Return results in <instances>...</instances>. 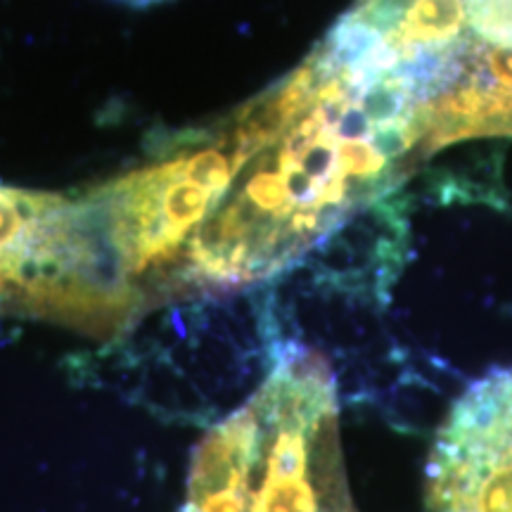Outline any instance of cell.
Returning a JSON list of instances; mask_svg holds the SVG:
<instances>
[{"instance_id": "6", "label": "cell", "mask_w": 512, "mask_h": 512, "mask_svg": "<svg viewBox=\"0 0 512 512\" xmlns=\"http://www.w3.org/2000/svg\"><path fill=\"white\" fill-rule=\"evenodd\" d=\"M465 17L470 36L512 48V0H465Z\"/></svg>"}, {"instance_id": "1", "label": "cell", "mask_w": 512, "mask_h": 512, "mask_svg": "<svg viewBox=\"0 0 512 512\" xmlns=\"http://www.w3.org/2000/svg\"><path fill=\"white\" fill-rule=\"evenodd\" d=\"M256 98L259 136L185 252L171 297L242 290L299 264L380 202L422 150L394 53L349 12L302 67Z\"/></svg>"}, {"instance_id": "3", "label": "cell", "mask_w": 512, "mask_h": 512, "mask_svg": "<svg viewBox=\"0 0 512 512\" xmlns=\"http://www.w3.org/2000/svg\"><path fill=\"white\" fill-rule=\"evenodd\" d=\"M140 311L114 271L88 195L0 183V313L107 335Z\"/></svg>"}, {"instance_id": "7", "label": "cell", "mask_w": 512, "mask_h": 512, "mask_svg": "<svg viewBox=\"0 0 512 512\" xmlns=\"http://www.w3.org/2000/svg\"><path fill=\"white\" fill-rule=\"evenodd\" d=\"M124 3H131V5H155V3H164V0H124Z\"/></svg>"}, {"instance_id": "2", "label": "cell", "mask_w": 512, "mask_h": 512, "mask_svg": "<svg viewBox=\"0 0 512 512\" xmlns=\"http://www.w3.org/2000/svg\"><path fill=\"white\" fill-rule=\"evenodd\" d=\"M259 124L254 98L159 162L88 192L107 254L143 309L171 297L185 252L238 176Z\"/></svg>"}, {"instance_id": "5", "label": "cell", "mask_w": 512, "mask_h": 512, "mask_svg": "<svg viewBox=\"0 0 512 512\" xmlns=\"http://www.w3.org/2000/svg\"><path fill=\"white\" fill-rule=\"evenodd\" d=\"M221 512H356L349 489L278 486L228 505Z\"/></svg>"}, {"instance_id": "4", "label": "cell", "mask_w": 512, "mask_h": 512, "mask_svg": "<svg viewBox=\"0 0 512 512\" xmlns=\"http://www.w3.org/2000/svg\"><path fill=\"white\" fill-rule=\"evenodd\" d=\"M430 512H512V368L472 384L441 425L427 467Z\"/></svg>"}]
</instances>
